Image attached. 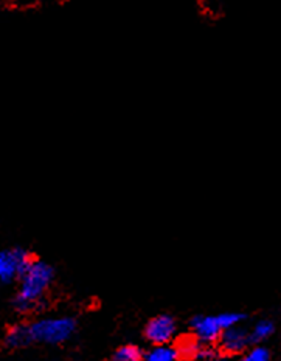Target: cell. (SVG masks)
Segmentation results:
<instances>
[{
	"label": "cell",
	"mask_w": 281,
	"mask_h": 361,
	"mask_svg": "<svg viewBox=\"0 0 281 361\" xmlns=\"http://www.w3.org/2000/svg\"><path fill=\"white\" fill-rule=\"evenodd\" d=\"M33 341L49 343V345H58V343L67 341L75 332V321L72 318H44L30 325Z\"/></svg>",
	"instance_id": "cell-3"
},
{
	"label": "cell",
	"mask_w": 281,
	"mask_h": 361,
	"mask_svg": "<svg viewBox=\"0 0 281 361\" xmlns=\"http://www.w3.org/2000/svg\"><path fill=\"white\" fill-rule=\"evenodd\" d=\"M244 319L241 313H221V315H207L193 318L191 327L196 338L201 343H213L221 338L225 329L238 325Z\"/></svg>",
	"instance_id": "cell-2"
},
{
	"label": "cell",
	"mask_w": 281,
	"mask_h": 361,
	"mask_svg": "<svg viewBox=\"0 0 281 361\" xmlns=\"http://www.w3.org/2000/svg\"><path fill=\"white\" fill-rule=\"evenodd\" d=\"M114 361H140L142 360V351L134 345H126L121 346L115 351Z\"/></svg>",
	"instance_id": "cell-10"
},
{
	"label": "cell",
	"mask_w": 281,
	"mask_h": 361,
	"mask_svg": "<svg viewBox=\"0 0 281 361\" xmlns=\"http://www.w3.org/2000/svg\"><path fill=\"white\" fill-rule=\"evenodd\" d=\"M53 281V269L42 260H33L21 276V292L16 298V307L21 312L32 310Z\"/></svg>",
	"instance_id": "cell-1"
},
{
	"label": "cell",
	"mask_w": 281,
	"mask_h": 361,
	"mask_svg": "<svg viewBox=\"0 0 281 361\" xmlns=\"http://www.w3.org/2000/svg\"><path fill=\"white\" fill-rule=\"evenodd\" d=\"M202 361H228V358H225V357H219V355H210V357H207V358H204Z\"/></svg>",
	"instance_id": "cell-12"
},
{
	"label": "cell",
	"mask_w": 281,
	"mask_h": 361,
	"mask_svg": "<svg viewBox=\"0 0 281 361\" xmlns=\"http://www.w3.org/2000/svg\"><path fill=\"white\" fill-rule=\"evenodd\" d=\"M175 334V321L169 315L152 318L145 329V335L152 345H168Z\"/></svg>",
	"instance_id": "cell-5"
},
{
	"label": "cell",
	"mask_w": 281,
	"mask_h": 361,
	"mask_svg": "<svg viewBox=\"0 0 281 361\" xmlns=\"http://www.w3.org/2000/svg\"><path fill=\"white\" fill-rule=\"evenodd\" d=\"M219 343L221 347L224 349V352L239 353L252 343L250 332H247V330L243 327H239V325H233V327H228L222 332Z\"/></svg>",
	"instance_id": "cell-6"
},
{
	"label": "cell",
	"mask_w": 281,
	"mask_h": 361,
	"mask_svg": "<svg viewBox=\"0 0 281 361\" xmlns=\"http://www.w3.org/2000/svg\"><path fill=\"white\" fill-rule=\"evenodd\" d=\"M273 334V323L262 319V321L256 323L250 332V341L252 343H260L262 340L269 338Z\"/></svg>",
	"instance_id": "cell-9"
},
{
	"label": "cell",
	"mask_w": 281,
	"mask_h": 361,
	"mask_svg": "<svg viewBox=\"0 0 281 361\" xmlns=\"http://www.w3.org/2000/svg\"><path fill=\"white\" fill-rule=\"evenodd\" d=\"M7 345L11 347H22L27 346L28 343L33 341L30 325H14L11 327L7 334Z\"/></svg>",
	"instance_id": "cell-7"
},
{
	"label": "cell",
	"mask_w": 281,
	"mask_h": 361,
	"mask_svg": "<svg viewBox=\"0 0 281 361\" xmlns=\"http://www.w3.org/2000/svg\"><path fill=\"white\" fill-rule=\"evenodd\" d=\"M239 361H269V351L265 347H254Z\"/></svg>",
	"instance_id": "cell-11"
},
{
	"label": "cell",
	"mask_w": 281,
	"mask_h": 361,
	"mask_svg": "<svg viewBox=\"0 0 281 361\" xmlns=\"http://www.w3.org/2000/svg\"><path fill=\"white\" fill-rule=\"evenodd\" d=\"M179 351L169 345H157L146 353V361H178Z\"/></svg>",
	"instance_id": "cell-8"
},
{
	"label": "cell",
	"mask_w": 281,
	"mask_h": 361,
	"mask_svg": "<svg viewBox=\"0 0 281 361\" xmlns=\"http://www.w3.org/2000/svg\"><path fill=\"white\" fill-rule=\"evenodd\" d=\"M196 2H199V3H202V2H206V0H196Z\"/></svg>",
	"instance_id": "cell-13"
},
{
	"label": "cell",
	"mask_w": 281,
	"mask_h": 361,
	"mask_svg": "<svg viewBox=\"0 0 281 361\" xmlns=\"http://www.w3.org/2000/svg\"><path fill=\"white\" fill-rule=\"evenodd\" d=\"M32 262L33 259L30 254L21 248L0 251V281L10 282L16 276H22Z\"/></svg>",
	"instance_id": "cell-4"
}]
</instances>
